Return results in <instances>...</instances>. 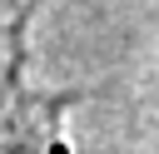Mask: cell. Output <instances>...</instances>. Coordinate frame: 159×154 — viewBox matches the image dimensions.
<instances>
[{"mask_svg":"<svg viewBox=\"0 0 159 154\" xmlns=\"http://www.w3.org/2000/svg\"><path fill=\"white\" fill-rule=\"evenodd\" d=\"M0 154H5V149H0Z\"/></svg>","mask_w":159,"mask_h":154,"instance_id":"2","label":"cell"},{"mask_svg":"<svg viewBox=\"0 0 159 154\" xmlns=\"http://www.w3.org/2000/svg\"><path fill=\"white\" fill-rule=\"evenodd\" d=\"M30 5L35 0H0V50H15V30L30 15Z\"/></svg>","mask_w":159,"mask_h":154,"instance_id":"1","label":"cell"}]
</instances>
